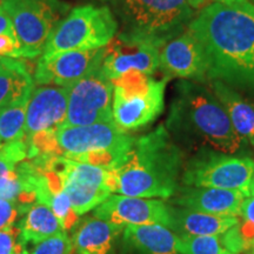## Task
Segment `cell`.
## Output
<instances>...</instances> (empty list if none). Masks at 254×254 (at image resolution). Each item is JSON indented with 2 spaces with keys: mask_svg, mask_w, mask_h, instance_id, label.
<instances>
[{
  "mask_svg": "<svg viewBox=\"0 0 254 254\" xmlns=\"http://www.w3.org/2000/svg\"><path fill=\"white\" fill-rule=\"evenodd\" d=\"M245 196L240 190L184 185L179 186L173 201L179 207L190 211L239 217Z\"/></svg>",
  "mask_w": 254,
  "mask_h": 254,
  "instance_id": "cell-17",
  "label": "cell"
},
{
  "mask_svg": "<svg viewBox=\"0 0 254 254\" xmlns=\"http://www.w3.org/2000/svg\"><path fill=\"white\" fill-rule=\"evenodd\" d=\"M122 25L119 34L163 47L185 32L206 0H105Z\"/></svg>",
  "mask_w": 254,
  "mask_h": 254,
  "instance_id": "cell-4",
  "label": "cell"
},
{
  "mask_svg": "<svg viewBox=\"0 0 254 254\" xmlns=\"http://www.w3.org/2000/svg\"><path fill=\"white\" fill-rule=\"evenodd\" d=\"M253 178L252 158L204 148L184 166L182 183L185 186L240 190L250 196Z\"/></svg>",
  "mask_w": 254,
  "mask_h": 254,
  "instance_id": "cell-10",
  "label": "cell"
},
{
  "mask_svg": "<svg viewBox=\"0 0 254 254\" xmlns=\"http://www.w3.org/2000/svg\"><path fill=\"white\" fill-rule=\"evenodd\" d=\"M31 92L0 110V146L23 140L25 138L26 110Z\"/></svg>",
  "mask_w": 254,
  "mask_h": 254,
  "instance_id": "cell-24",
  "label": "cell"
},
{
  "mask_svg": "<svg viewBox=\"0 0 254 254\" xmlns=\"http://www.w3.org/2000/svg\"><path fill=\"white\" fill-rule=\"evenodd\" d=\"M172 230L178 236H220L239 222V217L215 215L172 207Z\"/></svg>",
  "mask_w": 254,
  "mask_h": 254,
  "instance_id": "cell-20",
  "label": "cell"
},
{
  "mask_svg": "<svg viewBox=\"0 0 254 254\" xmlns=\"http://www.w3.org/2000/svg\"><path fill=\"white\" fill-rule=\"evenodd\" d=\"M251 1H252V2H253V4H254V0H251Z\"/></svg>",
  "mask_w": 254,
  "mask_h": 254,
  "instance_id": "cell-35",
  "label": "cell"
},
{
  "mask_svg": "<svg viewBox=\"0 0 254 254\" xmlns=\"http://www.w3.org/2000/svg\"><path fill=\"white\" fill-rule=\"evenodd\" d=\"M113 82L103 64L69 87L65 126L113 122Z\"/></svg>",
  "mask_w": 254,
  "mask_h": 254,
  "instance_id": "cell-11",
  "label": "cell"
},
{
  "mask_svg": "<svg viewBox=\"0 0 254 254\" xmlns=\"http://www.w3.org/2000/svg\"><path fill=\"white\" fill-rule=\"evenodd\" d=\"M12 32H14V28L12 25L11 18H9L4 6L0 4V34L12 33Z\"/></svg>",
  "mask_w": 254,
  "mask_h": 254,
  "instance_id": "cell-32",
  "label": "cell"
},
{
  "mask_svg": "<svg viewBox=\"0 0 254 254\" xmlns=\"http://www.w3.org/2000/svg\"><path fill=\"white\" fill-rule=\"evenodd\" d=\"M251 195H254V178H253V185H252V190H251Z\"/></svg>",
  "mask_w": 254,
  "mask_h": 254,
  "instance_id": "cell-34",
  "label": "cell"
},
{
  "mask_svg": "<svg viewBox=\"0 0 254 254\" xmlns=\"http://www.w3.org/2000/svg\"><path fill=\"white\" fill-rule=\"evenodd\" d=\"M69 87L56 85L33 87L26 110L25 140L38 133L57 132L65 124Z\"/></svg>",
  "mask_w": 254,
  "mask_h": 254,
  "instance_id": "cell-16",
  "label": "cell"
},
{
  "mask_svg": "<svg viewBox=\"0 0 254 254\" xmlns=\"http://www.w3.org/2000/svg\"><path fill=\"white\" fill-rule=\"evenodd\" d=\"M0 57L21 58V50L15 32L0 34Z\"/></svg>",
  "mask_w": 254,
  "mask_h": 254,
  "instance_id": "cell-30",
  "label": "cell"
},
{
  "mask_svg": "<svg viewBox=\"0 0 254 254\" xmlns=\"http://www.w3.org/2000/svg\"><path fill=\"white\" fill-rule=\"evenodd\" d=\"M118 27L109 6H79L56 27L40 58L49 59L68 51L105 47L116 37Z\"/></svg>",
  "mask_w": 254,
  "mask_h": 254,
  "instance_id": "cell-7",
  "label": "cell"
},
{
  "mask_svg": "<svg viewBox=\"0 0 254 254\" xmlns=\"http://www.w3.org/2000/svg\"><path fill=\"white\" fill-rule=\"evenodd\" d=\"M33 159L59 174L72 208L79 217L97 208L114 192V174L110 168L79 163L64 155Z\"/></svg>",
  "mask_w": 254,
  "mask_h": 254,
  "instance_id": "cell-9",
  "label": "cell"
},
{
  "mask_svg": "<svg viewBox=\"0 0 254 254\" xmlns=\"http://www.w3.org/2000/svg\"><path fill=\"white\" fill-rule=\"evenodd\" d=\"M19 227L13 226L0 230V254H12L17 245Z\"/></svg>",
  "mask_w": 254,
  "mask_h": 254,
  "instance_id": "cell-31",
  "label": "cell"
},
{
  "mask_svg": "<svg viewBox=\"0 0 254 254\" xmlns=\"http://www.w3.org/2000/svg\"><path fill=\"white\" fill-rule=\"evenodd\" d=\"M184 154L165 125L135 139L119 167L114 193L138 198L168 199L179 189Z\"/></svg>",
  "mask_w": 254,
  "mask_h": 254,
  "instance_id": "cell-2",
  "label": "cell"
},
{
  "mask_svg": "<svg viewBox=\"0 0 254 254\" xmlns=\"http://www.w3.org/2000/svg\"><path fill=\"white\" fill-rule=\"evenodd\" d=\"M57 139L64 157L110 170L120 166L135 141L114 122L63 125L57 131Z\"/></svg>",
  "mask_w": 254,
  "mask_h": 254,
  "instance_id": "cell-5",
  "label": "cell"
},
{
  "mask_svg": "<svg viewBox=\"0 0 254 254\" xmlns=\"http://www.w3.org/2000/svg\"><path fill=\"white\" fill-rule=\"evenodd\" d=\"M204 50L207 77L254 88V4L251 0H213L187 28Z\"/></svg>",
  "mask_w": 254,
  "mask_h": 254,
  "instance_id": "cell-1",
  "label": "cell"
},
{
  "mask_svg": "<svg viewBox=\"0 0 254 254\" xmlns=\"http://www.w3.org/2000/svg\"><path fill=\"white\" fill-rule=\"evenodd\" d=\"M18 227V241L26 247L64 232L62 224L52 209L41 202H34L27 208L19 220Z\"/></svg>",
  "mask_w": 254,
  "mask_h": 254,
  "instance_id": "cell-22",
  "label": "cell"
},
{
  "mask_svg": "<svg viewBox=\"0 0 254 254\" xmlns=\"http://www.w3.org/2000/svg\"><path fill=\"white\" fill-rule=\"evenodd\" d=\"M26 211L17 201L0 199V230L13 226L18 218L23 217Z\"/></svg>",
  "mask_w": 254,
  "mask_h": 254,
  "instance_id": "cell-29",
  "label": "cell"
},
{
  "mask_svg": "<svg viewBox=\"0 0 254 254\" xmlns=\"http://www.w3.org/2000/svg\"><path fill=\"white\" fill-rule=\"evenodd\" d=\"M239 227L240 234L245 241L246 249L254 247V195L245 196L240 207L239 214Z\"/></svg>",
  "mask_w": 254,
  "mask_h": 254,
  "instance_id": "cell-28",
  "label": "cell"
},
{
  "mask_svg": "<svg viewBox=\"0 0 254 254\" xmlns=\"http://www.w3.org/2000/svg\"><path fill=\"white\" fill-rule=\"evenodd\" d=\"M124 227L95 215H90L78 222L73 230V253L109 254L122 236Z\"/></svg>",
  "mask_w": 254,
  "mask_h": 254,
  "instance_id": "cell-19",
  "label": "cell"
},
{
  "mask_svg": "<svg viewBox=\"0 0 254 254\" xmlns=\"http://www.w3.org/2000/svg\"><path fill=\"white\" fill-rule=\"evenodd\" d=\"M95 217L125 228L141 225H163L172 227V206L161 199L138 198L111 194L103 204L94 208Z\"/></svg>",
  "mask_w": 254,
  "mask_h": 254,
  "instance_id": "cell-12",
  "label": "cell"
},
{
  "mask_svg": "<svg viewBox=\"0 0 254 254\" xmlns=\"http://www.w3.org/2000/svg\"><path fill=\"white\" fill-rule=\"evenodd\" d=\"M12 254H31V252L24 244H21L20 241H17V245H15L14 251Z\"/></svg>",
  "mask_w": 254,
  "mask_h": 254,
  "instance_id": "cell-33",
  "label": "cell"
},
{
  "mask_svg": "<svg viewBox=\"0 0 254 254\" xmlns=\"http://www.w3.org/2000/svg\"><path fill=\"white\" fill-rule=\"evenodd\" d=\"M180 254H237L222 245L220 236H179Z\"/></svg>",
  "mask_w": 254,
  "mask_h": 254,
  "instance_id": "cell-25",
  "label": "cell"
},
{
  "mask_svg": "<svg viewBox=\"0 0 254 254\" xmlns=\"http://www.w3.org/2000/svg\"><path fill=\"white\" fill-rule=\"evenodd\" d=\"M168 79L157 80L150 74L133 69L112 80L113 122L126 132L154 122L164 110Z\"/></svg>",
  "mask_w": 254,
  "mask_h": 254,
  "instance_id": "cell-6",
  "label": "cell"
},
{
  "mask_svg": "<svg viewBox=\"0 0 254 254\" xmlns=\"http://www.w3.org/2000/svg\"><path fill=\"white\" fill-rule=\"evenodd\" d=\"M28 158V146L25 139L9 142L0 147V189L21 161Z\"/></svg>",
  "mask_w": 254,
  "mask_h": 254,
  "instance_id": "cell-26",
  "label": "cell"
},
{
  "mask_svg": "<svg viewBox=\"0 0 254 254\" xmlns=\"http://www.w3.org/2000/svg\"><path fill=\"white\" fill-rule=\"evenodd\" d=\"M159 68L170 79L179 78L190 81H205L208 79V66L204 50L189 30L161 47Z\"/></svg>",
  "mask_w": 254,
  "mask_h": 254,
  "instance_id": "cell-15",
  "label": "cell"
},
{
  "mask_svg": "<svg viewBox=\"0 0 254 254\" xmlns=\"http://www.w3.org/2000/svg\"><path fill=\"white\" fill-rule=\"evenodd\" d=\"M159 53L160 47L153 43L118 33L106 46L103 69L111 80L133 69L153 75L159 68Z\"/></svg>",
  "mask_w": 254,
  "mask_h": 254,
  "instance_id": "cell-14",
  "label": "cell"
},
{
  "mask_svg": "<svg viewBox=\"0 0 254 254\" xmlns=\"http://www.w3.org/2000/svg\"><path fill=\"white\" fill-rule=\"evenodd\" d=\"M166 126L178 140L221 153L236 154L245 144L213 92L190 80L176 86Z\"/></svg>",
  "mask_w": 254,
  "mask_h": 254,
  "instance_id": "cell-3",
  "label": "cell"
},
{
  "mask_svg": "<svg viewBox=\"0 0 254 254\" xmlns=\"http://www.w3.org/2000/svg\"><path fill=\"white\" fill-rule=\"evenodd\" d=\"M211 87L212 92L224 106L236 132L245 144L254 147V105L244 99L226 82L213 80Z\"/></svg>",
  "mask_w": 254,
  "mask_h": 254,
  "instance_id": "cell-21",
  "label": "cell"
},
{
  "mask_svg": "<svg viewBox=\"0 0 254 254\" xmlns=\"http://www.w3.org/2000/svg\"><path fill=\"white\" fill-rule=\"evenodd\" d=\"M106 46L100 49L68 51L49 59L40 58L33 80L38 85L72 86L104 62Z\"/></svg>",
  "mask_w": 254,
  "mask_h": 254,
  "instance_id": "cell-13",
  "label": "cell"
},
{
  "mask_svg": "<svg viewBox=\"0 0 254 254\" xmlns=\"http://www.w3.org/2000/svg\"><path fill=\"white\" fill-rule=\"evenodd\" d=\"M11 18L21 50V58L41 56L56 27L69 12L64 0H1Z\"/></svg>",
  "mask_w": 254,
  "mask_h": 254,
  "instance_id": "cell-8",
  "label": "cell"
},
{
  "mask_svg": "<svg viewBox=\"0 0 254 254\" xmlns=\"http://www.w3.org/2000/svg\"><path fill=\"white\" fill-rule=\"evenodd\" d=\"M0 58H1V57H0Z\"/></svg>",
  "mask_w": 254,
  "mask_h": 254,
  "instance_id": "cell-37",
  "label": "cell"
},
{
  "mask_svg": "<svg viewBox=\"0 0 254 254\" xmlns=\"http://www.w3.org/2000/svg\"><path fill=\"white\" fill-rule=\"evenodd\" d=\"M30 252L31 254H73L72 238L64 231L33 245Z\"/></svg>",
  "mask_w": 254,
  "mask_h": 254,
  "instance_id": "cell-27",
  "label": "cell"
},
{
  "mask_svg": "<svg viewBox=\"0 0 254 254\" xmlns=\"http://www.w3.org/2000/svg\"><path fill=\"white\" fill-rule=\"evenodd\" d=\"M253 251H254V247H253Z\"/></svg>",
  "mask_w": 254,
  "mask_h": 254,
  "instance_id": "cell-36",
  "label": "cell"
},
{
  "mask_svg": "<svg viewBox=\"0 0 254 254\" xmlns=\"http://www.w3.org/2000/svg\"><path fill=\"white\" fill-rule=\"evenodd\" d=\"M33 87L34 80L26 64L14 58H0V110L30 93Z\"/></svg>",
  "mask_w": 254,
  "mask_h": 254,
  "instance_id": "cell-23",
  "label": "cell"
},
{
  "mask_svg": "<svg viewBox=\"0 0 254 254\" xmlns=\"http://www.w3.org/2000/svg\"><path fill=\"white\" fill-rule=\"evenodd\" d=\"M124 254H180L179 236L163 225L126 226L123 232Z\"/></svg>",
  "mask_w": 254,
  "mask_h": 254,
  "instance_id": "cell-18",
  "label": "cell"
}]
</instances>
